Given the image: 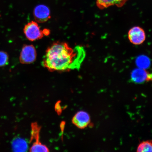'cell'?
<instances>
[{
	"mask_svg": "<svg viewBox=\"0 0 152 152\" xmlns=\"http://www.w3.org/2000/svg\"><path fill=\"white\" fill-rule=\"evenodd\" d=\"M128 38L133 45H140L145 41V33L143 29L139 26H134L129 30Z\"/></svg>",
	"mask_w": 152,
	"mask_h": 152,
	"instance_id": "5b68a950",
	"label": "cell"
},
{
	"mask_svg": "<svg viewBox=\"0 0 152 152\" xmlns=\"http://www.w3.org/2000/svg\"><path fill=\"white\" fill-rule=\"evenodd\" d=\"M28 144L22 139L17 138L13 140L12 149L15 151H26L28 149Z\"/></svg>",
	"mask_w": 152,
	"mask_h": 152,
	"instance_id": "30bf717a",
	"label": "cell"
},
{
	"mask_svg": "<svg viewBox=\"0 0 152 152\" xmlns=\"http://www.w3.org/2000/svg\"><path fill=\"white\" fill-rule=\"evenodd\" d=\"M129 0H96L97 6L102 9L112 6H116L121 7L125 4Z\"/></svg>",
	"mask_w": 152,
	"mask_h": 152,
	"instance_id": "9c48e42d",
	"label": "cell"
},
{
	"mask_svg": "<svg viewBox=\"0 0 152 152\" xmlns=\"http://www.w3.org/2000/svg\"><path fill=\"white\" fill-rule=\"evenodd\" d=\"M24 33L29 40L34 41L42 39L44 34L37 22H30L24 26Z\"/></svg>",
	"mask_w": 152,
	"mask_h": 152,
	"instance_id": "3957f363",
	"label": "cell"
},
{
	"mask_svg": "<svg viewBox=\"0 0 152 152\" xmlns=\"http://www.w3.org/2000/svg\"><path fill=\"white\" fill-rule=\"evenodd\" d=\"M41 127L37 123H33L31 124V142L33 144L30 148L31 152H48L49 150L47 146L43 145L39 140L40 131Z\"/></svg>",
	"mask_w": 152,
	"mask_h": 152,
	"instance_id": "7a4b0ae2",
	"label": "cell"
},
{
	"mask_svg": "<svg viewBox=\"0 0 152 152\" xmlns=\"http://www.w3.org/2000/svg\"><path fill=\"white\" fill-rule=\"evenodd\" d=\"M9 56L7 52L0 51V67L4 66L8 64Z\"/></svg>",
	"mask_w": 152,
	"mask_h": 152,
	"instance_id": "4fadbf2b",
	"label": "cell"
},
{
	"mask_svg": "<svg viewBox=\"0 0 152 152\" xmlns=\"http://www.w3.org/2000/svg\"><path fill=\"white\" fill-rule=\"evenodd\" d=\"M37 53L33 45H25L22 48L20 57L21 63L28 64L33 63L37 58Z\"/></svg>",
	"mask_w": 152,
	"mask_h": 152,
	"instance_id": "277c9868",
	"label": "cell"
},
{
	"mask_svg": "<svg viewBox=\"0 0 152 152\" xmlns=\"http://www.w3.org/2000/svg\"><path fill=\"white\" fill-rule=\"evenodd\" d=\"M34 18L38 22L43 23L50 18V11L48 7L43 5H38L34 10Z\"/></svg>",
	"mask_w": 152,
	"mask_h": 152,
	"instance_id": "ba28073f",
	"label": "cell"
},
{
	"mask_svg": "<svg viewBox=\"0 0 152 152\" xmlns=\"http://www.w3.org/2000/svg\"><path fill=\"white\" fill-rule=\"evenodd\" d=\"M131 80L136 83H142L151 80V74L146 69L137 68L132 71L131 75Z\"/></svg>",
	"mask_w": 152,
	"mask_h": 152,
	"instance_id": "52a82bcc",
	"label": "cell"
},
{
	"mask_svg": "<svg viewBox=\"0 0 152 152\" xmlns=\"http://www.w3.org/2000/svg\"><path fill=\"white\" fill-rule=\"evenodd\" d=\"M152 145L151 140H147L141 142L137 148V152H151Z\"/></svg>",
	"mask_w": 152,
	"mask_h": 152,
	"instance_id": "7c38bea8",
	"label": "cell"
},
{
	"mask_svg": "<svg viewBox=\"0 0 152 152\" xmlns=\"http://www.w3.org/2000/svg\"><path fill=\"white\" fill-rule=\"evenodd\" d=\"M72 122L78 128L85 129L88 126L90 123V115L84 111H79L74 115L72 119Z\"/></svg>",
	"mask_w": 152,
	"mask_h": 152,
	"instance_id": "8992f818",
	"label": "cell"
},
{
	"mask_svg": "<svg viewBox=\"0 0 152 152\" xmlns=\"http://www.w3.org/2000/svg\"><path fill=\"white\" fill-rule=\"evenodd\" d=\"M85 57L82 47H70L67 43H54L47 49L42 65L50 72L78 70Z\"/></svg>",
	"mask_w": 152,
	"mask_h": 152,
	"instance_id": "6da1fadb",
	"label": "cell"
},
{
	"mask_svg": "<svg viewBox=\"0 0 152 152\" xmlns=\"http://www.w3.org/2000/svg\"><path fill=\"white\" fill-rule=\"evenodd\" d=\"M42 32L44 35L45 34V35H48L49 34V31L48 29H45Z\"/></svg>",
	"mask_w": 152,
	"mask_h": 152,
	"instance_id": "5bb4252c",
	"label": "cell"
},
{
	"mask_svg": "<svg viewBox=\"0 0 152 152\" xmlns=\"http://www.w3.org/2000/svg\"><path fill=\"white\" fill-rule=\"evenodd\" d=\"M136 62L138 68L145 69L149 67L151 63L149 58L144 56H138L136 58Z\"/></svg>",
	"mask_w": 152,
	"mask_h": 152,
	"instance_id": "8fae6325",
	"label": "cell"
}]
</instances>
